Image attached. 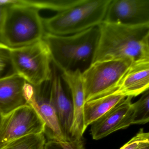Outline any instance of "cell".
Returning <instances> with one entry per match:
<instances>
[{"label":"cell","mask_w":149,"mask_h":149,"mask_svg":"<svg viewBox=\"0 0 149 149\" xmlns=\"http://www.w3.org/2000/svg\"><path fill=\"white\" fill-rule=\"evenodd\" d=\"M92 63L128 59L133 63L149 60V25L127 26L103 22Z\"/></svg>","instance_id":"6da1fadb"},{"label":"cell","mask_w":149,"mask_h":149,"mask_svg":"<svg viewBox=\"0 0 149 149\" xmlns=\"http://www.w3.org/2000/svg\"><path fill=\"white\" fill-rule=\"evenodd\" d=\"M100 37L98 26L68 36L46 33L43 40L49 50L52 63L62 72L89 67Z\"/></svg>","instance_id":"7a4b0ae2"},{"label":"cell","mask_w":149,"mask_h":149,"mask_svg":"<svg viewBox=\"0 0 149 149\" xmlns=\"http://www.w3.org/2000/svg\"><path fill=\"white\" fill-rule=\"evenodd\" d=\"M43 149H85V144L83 137L68 141L49 140L46 142Z\"/></svg>","instance_id":"ffe728a7"},{"label":"cell","mask_w":149,"mask_h":149,"mask_svg":"<svg viewBox=\"0 0 149 149\" xmlns=\"http://www.w3.org/2000/svg\"><path fill=\"white\" fill-rule=\"evenodd\" d=\"M45 123L44 135L49 140L68 141L63 133L54 108L49 95V81L34 90L29 101Z\"/></svg>","instance_id":"30bf717a"},{"label":"cell","mask_w":149,"mask_h":149,"mask_svg":"<svg viewBox=\"0 0 149 149\" xmlns=\"http://www.w3.org/2000/svg\"><path fill=\"white\" fill-rule=\"evenodd\" d=\"M46 142L44 133L32 134L12 140L0 149H43Z\"/></svg>","instance_id":"2e32d148"},{"label":"cell","mask_w":149,"mask_h":149,"mask_svg":"<svg viewBox=\"0 0 149 149\" xmlns=\"http://www.w3.org/2000/svg\"><path fill=\"white\" fill-rule=\"evenodd\" d=\"M3 116L1 115V114H0V125H1V121H2V118H3Z\"/></svg>","instance_id":"603a6c76"},{"label":"cell","mask_w":149,"mask_h":149,"mask_svg":"<svg viewBox=\"0 0 149 149\" xmlns=\"http://www.w3.org/2000/svg\"><path fill=\"white\" fill-rule=\"evenodd\" d=\"M17 74L34 87L49 81L52 72V60L43 39L29 46L10 49Z\"/></svg>","instance_id":"8992f818"},{"label":"cell","mask_w":149,"mask_h":149,"mask_svg":"<svg viewBox=\"0 0 149 149\" xmlns=\"http://www.w3.org/2000/svg\"><path fill=\"white\" fill-rule=\"evenodd\" d=\"M132 97H125L91 124V133L93 139H102L112 132L132 125Z\"/></svg>","instance_id":"9c48e42d"},{"label":"cell","mask_w":149,"mask_h":149,"mask_svg":"<svg viewBox=\"0 0 149 149\" xmlns=\"http://www.w3.org/2000/svg\"><path fill=\"white\" fill-rule=\"evenodd\" d=\"M33 88L17 74L0 80V114L4 116L29 104Z\"/></svg>","instance_id":"8fae6325"},{"label":"cell","mask_w":149,"mask_h":149,"mask_svg":"<svg viewBox=\"0 0 149 149\" xmlns=\"http://www.w3.org/2000/svg\"><path fill=\"white\" fill-rule=\"evenodd\" d=\"M132 63L131 60L123 59L91 63L82 72L85 102L116 91Z\"/></svg>","instance_id":"5b68a950"},{"label":"cell","mask_w":149,"mask_h":149,"mask_svg":"<svg viewBox=\"0 0 149 149\" xmlns=\"http://www.w3.org/2000/svg\"><path fill=\"white\" fill-rule=\"evenodd\" d=\"M149 60L133 63L118 84L116 91L125 97H136L149 90Z\"/></svg>","instance_id":"5bb4252c"},{"label":"cell","mask_w":149,"mask_h":149,"mask_svg":"<svg viewBox=\"0 0 149 149\" xmlns=\"http://www.w3.org/2000/svg\"><path fill=\"white\" fill-rule=\"evenodd\" d=\"M16 74L11 49L0 43V80Z\"/></svg>","instance_id":"d6986e66"},{"label":"cell","mask_w":149,"mask_h":149,"mask_svg":"<svg viewBox=\"0 0 149 149\" xmlns=\"http://www.w3.org/2000/svg\"><path fill=\"white\" fill-rule=\"evenodd\" d=\"M45 123L30 104L4 116L0 125V147L16 139L44 133Z\"/></svg>","instance_id":"52a82bcc"},{"label":"cell","mask_w":149,"mask_h":149,"mask_svg":"<svg viewBox=\"0 0 149 149\" xmlns=\"http://www.w3.org/2000/svg\"><path fill=\"white\" fill-rule=\"evenodd\" d=\"M126 97L116 90L112 93L85 102L83 108L84 130Z\"/></svg>","instance_id":"9a60e30c"},{"label":"cell","mask_w":149,"mask_h":149,"mask_svg":"<svg viewBox=\"0 0 149 149\" xmlns=\"http://www.w3.org/2000/svg\"><path fill=\"white\" fill-rule=\"evenodd\" d=\"M82 72L79 70L63 72L61 77L68 85L72 97L74 108V122L70 134L72 139L83 137V108L85 103Z\"/></svg>","instance_id":"4fadbf2b"},{"label":"cell","mask_w":149,"mask_h":149,"mask_svg":"<svg viewBox=\"0 0 149 149\" xmlns=\"http://www.w3.org/2000/svg\"><path fill=\"white\" fill-rule=\"evenodd\" d=\"M120 149H149V133L141 129L135 136Z\"/></svg>","instance_id":"44dd1931"},{"label":"cell","mask_w":149,"mask_h":149,"mask_svg":"<svg viewBox=\"0 0 149 149\" xmlns=\"http://www.w3.org/2000/svg\"><path fill=\"white\" fill-rule=\"evenodd\" d=\"M49 95L54 108L61 129L68 141L72 140L71 128L74 122V108L68 97L62 83L61 75L52 63V72L49 81Z\"/></svg>","instance_id":"7c38bea8"},{"label":"cell","mask_w":149,"mask_h":149,"mask_svg":"<svg viewBox=\"0 0 149 149\" xmlns=\"http://www.w3.org/2000/svg\"><path fill=\"white\" fill-rule=\"evenodd\" d=\"M141 97L132 104L133 109L132 125L145 124L149 121V90L143 93Z\"/></svg>","instance_id":"ac0fdd59"},{"label":"cell","mask_w":149,"mask_h":149,"mask_svg":"<svg viewBox=\"0 0 149 149\" xmlns=\"http://www.w3.org/2000/svg\"><path fill=\"white\" fill-rule=\"evenodd\" d=\"M21 3L36 8L63 12L80 3L81 0H19Z\"/></svg>","instance_id":"e0dca14e"},{"label":"cell","mask_w":149,"mask_h":149,"mask_svg":"<svg viewBox=\"0 0 149 149\" xmlns=\"http://www.w3.org/2000/svg\"><path fill=\"white\" fill-rule=\"evenodd\" d=\"M4 7L5 6H0V26H1V24L2 22V19H3Z\"/></svg>","instance_id":"7402d4cb"},{"label":"cell","mask_w":149,"mask_h":149,"mask_svg":"<svg viewBox=\"0 0 149 149\" xmlns=\"http://www.w3.org/2000/svg\"><path fill=\"white\" fill-rule=\"evenodd\" d=\"M39 10L13 0L5 6L0 26V43L10 49L29 46L42 40L45 34Z\"/></svg>","instance_id":"3957f363"},{"label":"cell","mask_w":149,"mask_h":149,"mask_svg":"<svg viewBox=\"0 0 149 149\" xmlns=\"http://www.w3.org/2000/svg\"><path fill=\"white\" fill-rule=\"evenodd\" d=\"M111 0H81L79 4L42 19L45 33L68 36L98 26L104 20Z\"/></svg>","instance_id":"277c9868"},{"label":"cell","mask_w":149,"mask_h":149,"mask_svg":"<svg viewBox=\"0 0 149 149\" xmlns=\"http://www.w3.org/2000/svg\"><path fill=\"white\" fill-rule=\"evenodd\" d=\"M103 22L127 26L149 25V0H111Z\"/></svg>","instance_id":"ba28073f"}]
</instances>
